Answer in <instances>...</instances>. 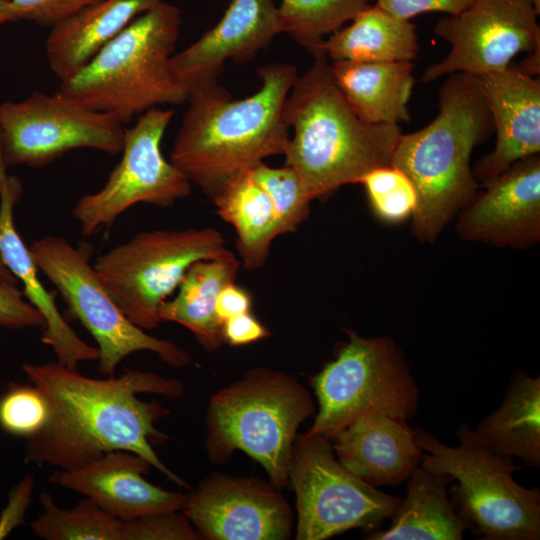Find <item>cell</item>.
<instances>
[{
	"label": "cell",
	"instance_id": "1",
	"mask_svg": "<svg viewBox=\"0 0 540 540\" xmlns=\"http://www.w3.org/2000/svg\"><path fill=\"white\" fill-rule=\"evenodd\" d=\"M22 370L29 382L42 391L49 405L46 425L27 440L26 462L70 470L83 467L107 452L125 450L142 456L177 485L189 487L153 449V445L167 439L155 423L170 411L155 400L143 401L137 397L149 393L178 398L184 392L180 380L140 370L97 379L57 361L25 363Z\"/></svg>",
	"mask_w": 540,
	"mask_h": 540
},
{
	"label": "cell",
	"instance_id": "2",
	"mask_svg": "<svg viewBox=\"0 0 540 540\" xmlns=\"http://www.w3.org/2000/svg\"><path fill=\"white\" fill-rule=\"evenodd\" d=\"M261 85L234 99L216 83L193 92L175 138L170 161L210 198L265 158L283 155L290 139L284 116L298 72L271 63L258 70Z\"/></svg>",
	"mask_w": 540,
	"mask_h": 540
},
{
	"label": "cell",
	"instance_id": "3",
	"mask_svg": "<svg viewBox=\"0 0 540 540\" xmlns=\"http://www.w3.org/2000/svg\"><path fill=\"white\" fill-rule=\"evenodd\" d=\"M448 76L438 93V115L424 128L400 135L390 164L416 189L411 231L421 243H434L476 197L480 184L470 157L494 131L479 76Z\"/></svg>",
	"mask_w": 540,
	"mask_h": 540
},
{
	"label": "cell",
	"instance_id": "4",
	"mask_svg": "<svg viewBox=\"0 0 540 540\" xmlns=\"http://www.w3.org/2000/svg\"><path fill=\"white\" fill-rule=\"evenodd\" d=\"M284 116L293 135L283 154L310 201L359 183L371 170L391 164L402 134L396 124L361 120L337 87L325 55L298 75Z\"/></svg>",
	"mask_w": 540,
	"mask_h": 540
},
{
	"label": "cell",
	"instance_id": "5",
	"mask_svg": "<svg viewBox=\"0 0 540 540\" xmlns=\"http://www.w3.org/2000/svg\"><path fill=\"white\" fill-rule=\"evenodd\" d=\"M181 24L180 8L162 1L60 82L58 92L124 124L149 109L186 102L170 65Z\"/></svg>",
	"mask_w": 540,
	"mask_h": 540
},
{
	"label": "cell",
	"instance_id": "6",
	"mask_svg": "<svg viewBox=\"0 0 540 540\" xmlns=\"http://www.w3.org/2000/svg\"><path fill=\"white\" fill-rule=\"evenodd\" d=\"M315 412L310 392L290 374L253 368L215 393L205 415V447L215 464L241 450L279 490L289 483L299 426Z\"/></svg>",
	"mask_w": 540,
	"mask_h": 540
},
{
	"label": "cell",
	"instance_id": "7",
	"mask_svg": "<svg viewBox=\"0 0 540 540\" xmlns=\"http://www.w3.org/2000/svg\"><path fill=\"white\" fill-rule=\"evenodd\" d=\"M421 465L452 476L451 502L467 529L482 540H539L540 491L518 484L521 467L484 444L463 423L455 431L457 446L415 428Z\"/></svg>",
	"mask_w": 540,
	"mask_h": 540
},
{
	"label": "cell",
	"instance_id": "8",
	"mask_svg": "<svg viewBox=\"0 0 540 540\" xmlns=\"http://www.w3.org/2000/svg\"><path fill=\"white\" fill-rule=\"evenodd\" d=\"M347 334L334 359L310 379L319 408L308 435L331 438L370 415L409 421L418 411L419 388L401 348L388 336Z\"/></svg>",
	"mask_w": 540,
	"mask_h": 540
},
{
	"label": "cell",
	"instance_id": "9",
	"mask_svg": "<svg viewBox=\"0 0 540 540\" xmlns=\"http://www.w3.org/2000/svg\"><path fill=\"white\" fill-rule=\"evenodd\" d=\"M215 228L152 230L99 255L94 269L110 296L136 326L153 330L162 322L161 305L178 289L189 267L224 255Z\"/></svg>",
	"mask_w": 540,
	"mask_h": 540
},
{
	"label": "cell",
	"instance_id": "10",
	"mask_svg": "<svg viewBox=\"0 0 540 540\" xmlns=\"http://www.w3.org/2000/svg\"><path fill=\"white\" fill-rule=\"evenodd\" d=\"M39 270L53 283L69 314L87 329L97 343L98 371L115 375L121 361L139 351H150L172 367L190 363V354L175 343L148 335L116 305L94 266L92 248L73 246L66 239L46 235L29 247Z\"/></svg>",
	"mask_w": 540,
	"mask_h": 540
},
{
	"label": "cell",
	"instance_id": "11",
	"mask_svg": "<svg viewBox=\"0 0 540 540\" xmlns=\"http://www.w3.org/2000/svg\"><path fill=\"white\" fill-rule=\"evenodd\" d=\"M289 481L296 495L297 540H324L356 528L376 530L401 502L344 467L323 435H296Z\"/></svg>",
	"mask_w": 540,
	"mask_h": 540
},
{
	"label": "cell",
	"instance_id": "12",
	"mask_svg": "<svg viewBox=\"0 0 540 540\" xmlns=\"http://www.w3.org/2000/svg\"><path fill=\"white\" fill-rule=\"evenodd\" d=\"M173 115V109L155 107L125 128L121 160L105 185L82 196L73 207L72 216L84 235L110 226L136 204L168 207L190 195L192 183L161 151Z\"/></svg>",
	"mask_w": 540,
	"mask_h": 540
},
{
	"label": "cell",
	"instance_id": "13",
	"mask_svg": "<svg viewBox=\"0 0 540 540\" xmlns=\"http://www.w3.org/2000/svg\"><path fill=\"white\" fill-rule=\"evenodd\" d=\"M0 125L8 167H44L71 150L107 154L122 151L124 123L60 92H34L19 102L0 104Z\"/></svg>",
	"mask_w": 540,
	"mask_h": 540
},
{
	"label": "cell",
	"instance_id": "14",
	"mask_svg": "<svg viewBox=\"0 0 540 540\" xmlns=\"http://www.w3.org/2000/svg\"><path fill=\"white\" fill-rule=\"evenodd\" d=\"M539 13L533 0H474L463 12L441 18L434 33L450 43L451 49L442 61L425 70L422 81L507 69L516 55L540 46Z\"/></svg>",
	"mask_w": 540,
	"mask_h": 540
},
{
	"label": "cell",
	"instance_id": "15",
	"mask_svg": "<svg viewBox=\"0 0 540 540\" xmlns=\"http://www.w3.org/2000/svg\"><path fill=\"white\" fill-rule=\"evenodd\" d=\"M182 513L207 540H283L293 513L271 482L212 473L186 499Z\"/></svg>",
	"mask_w": 540,
	"mask_h": 540
},
{
	"label": "cell",
	"instance_id": "16",
	"mask_svg": "<svg viewBox=\"0 0 540 540\" xmlns=\"http://www.w3.org/2000/svg\"><path fill=\"white\" fill-rule=\"evenodd\" d=\"M456 216L455 229L466 241L525 249L540 240V157L524 158L483 184Z\"/></svg>",
	"mask_w": 540,
	"mask_h": 540
},
{
	"label": "cell",
	"instance_id": "17",
	"mask_svg": "<svg viewBox=\"0 0 540 540\" xmlns=\"http://www.w3.org/2000/svg\"><path fill=\"white\" fill-rule=\"evenodd\" d=\"M274 0H230L218 23L171 58L172 73L190 96L217 82L228 60L245 62L282 33Z\"/></svg>",
	"mask_w": 540,
	"mask_h": 540
},
{
	"label": "cell",
	"instance_id": "18",
	"mask_svg": "<svg viewBox=\"0 0 540 540\" xmlns=\"http://www.w3.org/2000/svg\"><path fill=\"white\" fill-rule=\"evenodd\" d=\"M150 467L142 456L125 450L110 451L79 468L52 472L48 482L93 500L114 518L181 511L186 494L153 485L143 475Z\"/></svg>",
	"mask_w": 540,
	"mask_h": 540
},
{
	"label": "cell",
	"instance_id": "19",
	"mask_svg": "<svg viewBox=\"0 0 540 540\" xmlns=\"http://www.w3.org/2000/svg\"><path fill=\"white\" fill-rule=\"evenodd\" d=\"M496 132L492 152L472 168L479 184L540 152V81L510 66L479 76Z\"/></svg>",
	"mask_w": 540,
	"mask_h": 540
},
{
	"label": "cell",
	"instance_id": "20",
	"mask_svg": "<svg viewBox=\"0 0 540 540\" xmlns=\"http://www.w3.org/2000/svg\"><path fill=\"white\" fill-rule=\"evenodd\" d=\"M21 195L20 179L8 175L0 190V258L21 282L25 298L45 320L41 342L52 348L60 365L75 370L83 361L97 360L98 349L71 328L60 314L55 292L47 291L40 281L39 268L14 223V208Z\"/></svg>",
	"mask_w": 540,
	"mask_h": 540
},
{
	"label": "cell",
	"instance_id": "21",
	"mask_svg": "<svg viewBox=\"0 0 540 540\" xmlns=\"http://www.w3.org/2000/svg\"><path fill=\"white\" fill-rule=\"evenodd\" d=\"M330 440L339 462L374 487L404 482L422 459L423 451L408 421L387 415L360 418Z\"/></svg>",
	"mask_w": 540,
	"mask_h": 540
},
{
	"label": "cell",
	"instance_id": "22",
	"mask_svg": "<svg viewBox=\"0 0 540 540\" xmlns=\"http://www.w3.org/2000/svg\"><path fill=\"white\" fill-rule=\"evenodd\" d=\"M163 0H101L53 26L45 41L49 66L60 82L76 74L138 16Z\"/></svg>",
	"mask_w": 540,
	"mask_h": 540
},
{
	"label": "cell",
	"instance_id": "23",
	"mask_svg": "<svg viewBox=\"0 0 540 540\" xmlns=\"http://www.w3.org/2000/svg\"><path fill=\"white\" fill-rule=\"evenodd\" d=\"M333 79L353 112L370 124L410 120L409 101L415 82L410 61H333Z\"/></svg>",
	"mask_w": 540,
	"mask_h": 540
},
{
	"label": "cell",
	"instance_id": "24",
	"mask_svg": "<svg viewBox=\"0 0 540 540\" xmlns=\"http://www.w3.org/2000/svg\"><path fill=\"white\" fill-rule=\"evenodd\" d=\"M240 265L230 250L220 257L193 263L176 295L161 305V321L185 327L208 352L219 349L225 341L223 322L216 312L217 296L226 285L235 282Z\"/></svg>",
	"mask_w": 540,
	"mask_h": 540
},
{
	"label": "cell",
	"instance_id": "25",
	"mask_svg": "<svg viewBox=\"0 0 540 540\" xmlns=\"http://www.w3.org/2000/svg\"><path fill=\"white\" fill-rule=\"evenodd\" d=\"M406 497L386 530L375 531L368 540H461L467 529L448 498L452 476L421 464L411 473Z\"/></svg>",
	"mask_w": 540,
	"mask_h": 540
},
{
	"label": "cell",
	"instance_id": "26",
	"mask_svg": "<svg viewBox=\"0 0 540 540\" xmlns=\"http://www.w3.org/2000/svg\"><path fill=\"white\" fill-rule=\"evenodd\" d=\"M475 435L494 451L540 467V377L515 372L500 406L481 419Z\"/></svg>",
	"mask_w": 540,
	"mask_h": 540
},
{
	"label": "cell",
	"instance_id": "27",
	"mask_svg": "<svg viewBox=\"0 0 540 540\" xmlns=\"http://www.w3.org/2000/svg\"><path fill=\"white\" fill-rule=\"evenodd\" d=\"M419 50L416 26L377 4L356 14L351 24L325 38L321 51L333 61H410Z\"/></svg>",
	"mask_w": 540,
	"mask_h": 540
},
{
	"label": "cell",
	"instance_id": "28",
	"mask_svg": "<svg viewBox=\"0 0 540 540\" xmlns=\"http://www.w3.org/2000/svg\"><path fill=\"white\" fill-rule=\"evenodd\" d=\"M211 199L220 218L235 230L241 264L247 270L262 268L274 239L280 236L266 191L248 171L225 184Z\"/></svg>",
	"mask_w": 540,
	"mask_h": 540
},
{
	"label": "cell",
	"instance_id": "29",
	"mask_svg": "<svg viewBox=\"0 0 540 540\" xmlns=\"http://www.w3.org/2000/svg\"><path fill=\"white\" fill-rule=\"evenodd\" d=\"M39 501L42 512L30 523L38 538L122 540V520L112 517L87 497L69 509L59 507L47 492H41Z\"/></svg>",
	"mask_w": 540,
	"mask_h": 540
},
{
	"label": "cell",
	"instance_id": "30",
	"mask_svg": "<svg viewBox=\"0 0 540 540\" xmlns=\"http://www.w3.org/2000/svg\"><path fill=\"white\" fill-rule=\"evenodd\" d=\"M372 0H282L277 7L282 33L290 35L313 57L325 55V36L343 27Z\"/></svg>",
	"mask_w": 540,
	"mask_h": 540
},
{
	"label": "cell",
	"instance_id": "31",
	"mask_svg": "<svg viewBox=\"0 0 540 540\" xmlns=\"http://www.w3.org/2000/svg\"><path fill=\"white\" fill-rule=\"evenodd\" d=\"M249 173L272 202L279 234L295 232L309 217L312 202L296 172L287 165L273 168L260 162Z\"/></svg>",
	"mask_w": 540,
	"mask_h": 540
},
{
	"label": "cell",
	"instance_id": "32",
	"mask_svg": "<svg viewBox=\"0 0 540 540\" xmlns=\"http://www.w3.org/2000/svg\"><path fill=\"white\" fill-rule=\"evenodd\" d=\"M366 191L370 207L385 223H401L412 218L418 204L416 189L409 177L392 166L375 168L360 182Z\"/></svg>",
	"mask_w": 540,
	"mask_h": 540
},
{
	"label": "cell",
	"instance_id": "33",
	"mask_svg": "<svg viewBox=\"0 0 540 540\" xmlns=\"http://www.w3.org/2000/svg\"><path fill=\"white\" fill-rule=\"evenodd\" d=\"M48 417V401L32 383L10 382L0 396V428L9 435L28 440L41 432Z\"/></svg>",
	"mask_w": 540,
	"mask_h": 540
},
{
	"label": "cell",
	"instance_id": "34",
	"mask_svg": "<svg viewBox=\"0 0 540 540\" xmlns=\"http://www.w3.org/2000/svg\"><path fill=\"white\" fill-rule=\"evenodd\" d=\"M182 511L147 514L122 520V540H199Z\"/></svg>",
	"mask_w": 540,
	"mask_h": 540
},
{
	"label": "cell",
	"instance_id": "35",
	"mask_svg": "<svg viewBox=\"0 0 540 540\" xmlns=\"http://www.w3.org/2000/svg\"><path fill=\"white\" fill-rule=\"evenodd\" d=\"M45 320L25 298L17 284L0 278V327L20 330L41 328Z\"/></svg>",
	"mask_w": 540,
	"mask_h": 540
},
{
	"label": "cell",
	"instance_id": "36",
	"mask_svg": "<svg viewBox=\"0 0 540 540\" xmlns=\"http://www.w3.org/2000/svg\"><path fill=\"white\" fill-rule=\"evenodd\" d=\"M101 0H11L19 10L20 20L52 28L82 9Z\"/></svg>",
	"mask_w": 540,
	"mask_h": 540
},
{
	"label": "cell",
	"instance_id": "37",
	"mask_svg": "<svg viewBox=\"0 0 540 540\" xmlns=\"http://www.w3.org/2000/svg\"><path fill=\"white\" fill-rule=\"evenodd\" d=\"M390 14L410 20L428 12L457 15L466 10L474 0H372Z\"/></svg>",
	"mask_w": 540,
	"mask_h": 540
},
{
	"label": "cell",
	"instance_id": "38",
	"mask_svg": "<svg viewBox=\"0 0 540 540\" xmlns=\"http://www.w3.org/2000/svg\"><path fill=\"white\" fill-rule=\"evenodd\" d=\"M35 479L26 474L9 492L8 503L0 515V539L6 538L25 521V513L31 503Z\"/></svg>",
	"mask_w": 540,
	"mask_h": 540
},
{
	"label": "cell",
	"instance_id": "39",
	"mask_svg": "<svg viewBox=\"0 0 540 540\" xmlns=\"http://www.w3.org/2000/svg\"><path fill=\"white\" fill-rule=\"evenodd\" d=\"M225 343L242 346L269 336L268 329L250 312L232 317L223 322Z\"/></svg>",
	"mask_w": 540,
	"mask_h": 540
},
{
	"label": "cell",
	"instance_id": "40",
	"mask_svg": "<svg viewBox=\"0 0 540 540\" xmlns=\"http://www.w3.org/2000/svg\"><path fill=\"white\" fill-rule=\"evenodd\" d=\"M251 310L249 293L234 283L226 285L218 294L216 312L224 322L232 317L248 313Z\"/></svg>",
	"mask_w": 540,
	"mask_h": 540
},
{
	"label": "cell",
	"instance_id": "41",
	"mask_svg": "<svg viewBox=\"0 0 540 540\" xmlns=\"http://www.w3.org/2000/svg\"><path fill=\"white\" fill-rule=\"evenodd\" d=\"M528 54V58L519 64H512V66L523 74L538 77L540 71V46Z\"/></svg>",
	"mask_w": 540,
	"mask_h": 540
},
{
	"label": "cell",
	"instance_id": "42",
	"mask_svg": "<svg viewBox=\"0 0 540 540\" xmlns=\"http://www.w3.org/2000/svg\"><path fill=\"white\" fill-rule=\"evenodd\" d=\"M19 20V10L11 0H0V24Z\"/></svg>",
	"mask_w": 540,
	"mask_h": 540
},
{
	"label": "cell",
	"instance_id": "43",
	"mask_svg": "<svg viewBox=\"0 0 540 540\" xmlns=\"http://www.w3.org/2000/svg\"><path fill=\"white\" fill-rule=\"evenodd\" d=\"M7 164L4 158L3 144H2V134H1V125H0V190L6 181L7 175Z\"/></svg>",
	"mask_w": 540,
	"mask_h": 540
},
{
	"label": "cell",
	"instance_id": "44",
	"mask_svg": "<svg viewBox=\"0 0 540 540\" xmlns=\"http://www.w3.org/2000/svg\"><path fill=\"white\" fill-rule=\"evenodd\" d=\"M0 278L8 280L10 282L17 284V279L14 277V275L9 271V269L5 266L3 261L0 258Z\"/></svg>",
	"mask_w": 540,
	"mask_h": 540
},
{
	"label": "cell",
	"instance_id": "45",
	"mask_svg": "<svg viewBox=\"0 0 540 540\" xmlns=\"http://www.w3.org/2000/svg\"><path fill=\"white\" fill-rule=\"evenodd\" d=\"M534 6L538 12H540V0H533Z\"/></svg>",
	"mask_w": 540,
	"mask_h": 540
}]
</instances>
